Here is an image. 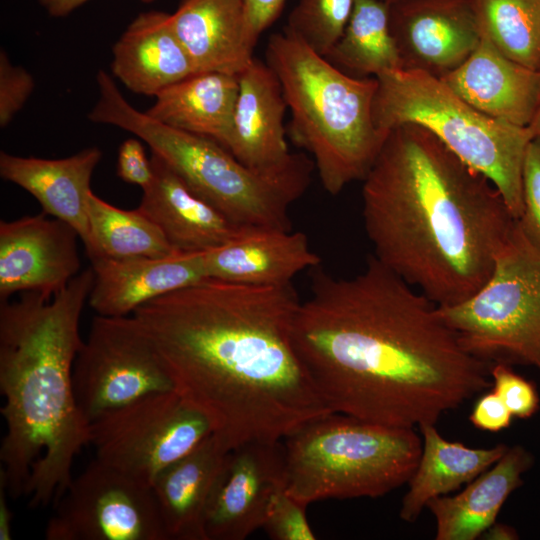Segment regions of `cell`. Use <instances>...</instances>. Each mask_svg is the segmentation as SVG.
I'll use <instances>...</instances> for the list:
<instances>
[{"label": "cell", "instance_id": "cell-1", "mask_svg": "<svg viewBox=\"0 0 540 540\" xmlns=\"http://www.w3.org/2000/svg\"><path fill=\"white\" fill-rule=\"evenodd\" d=\"M293 343L326 406L371 423L436 424L492 384L438 305L373 255L348 278L315 268Z\"/></svg>", "mask_w": 540, "mask_h": 540}, {"label": "cell", "instance_id": "cell-2", "mask_svg": "<svg viewBox=\"0 0 540 540\" xmlns=\"http://www.w3.org/2000/svg\"><path fill=\"white\" fill-rule=\"evenodd\" d=\"M292 284L255 286L206 278L137 308L174 390L231 450L282 441L333 413L293 343L300 305Z\"/></svg>", "mask_w": 540, "mask_h": 540}, {"label": "cell", "instance_id": "cell-3", "mask_svg": "<svg viewBox=\"0 0 540 540\" xmlns=\"http://www.w3.org/2000/svg\"><path fill=\"white\" fill-rule=\"evenodd\" d=\"M362 181L373 256L439 307L484 285L517 223L488 178L417 124L388 132Z\"/></svg>", "mask_w": 540, "mask_h": 540}, {"label": "cell", "instance_id": "cell-4", "mask_svg": "<svg viewBox=\"0 0 540 540\" xmlns=\"http://www.w3.org/2000/svg\"><path fill=\"white\" fill-rule=\"evenodd\" d=\"M94 283L89 267L52 298L26 292L0 303V478L32 508L55 503L75 457L91 440L76 400L73 367L83 345L80 317Z\"/></svg>", "mask_w": 540, "mask_h": 540}, {"label": "cell", "instance_id": "cell-5", "mask_svg": "<svg viewBox=\"0 0 540 540\" xmlns=\"http://www.w3.org/2000/svg\"><path fill=\"white\" fill-rule=\"evenodd\" d=\"M265 56L290 111L289 136L313 157L324 190L334 196L362 181L388 134L373 118L376 77L343 72L286 27Z\"/></svg>", "mask_w": 540, "mask_h": 540}, {"label": "cell", "instance_id": "cell-6", "mask_svg": "<svg viewBox=\"0 0 540 540\" xmlns=\"http://www.w3.org/2000/svg\"><path fill=\"white\" fill-rule=\"evenodd\" d=\"M99 96L88 118L144 141L194 192L238 226L291 229L289 210L310 184L313 161L301 155L273 173L253 170L217 142L167 126L133 107L99 70Z\"/></svg>", "mask_w": 540, "mask_h": 540}, {"label": "cell", "instance_id": "cell-7", "mask_svg": "<svg viewBox=\"0 0 540 540\" xmlns=\"http://www.w3.org/2000/svg\"><path fill=\"white\" fill-rule=\"evenodd\" d=\"M285 489L305 505L325 499L377 498L408 483L422 450L415 428L329 413L283 440Z\"/></svg>", "mask_w": 540, "mask_h": 540}, {"label": "cell", "instance_id": "cell-8", "mask_svg": "<svg viewBox=\"0 0 540 540\" xmlns=\"http://www.w3.org/2000/svg\"><path fill=\"white\" fill-rule=\"evenodd\" d=\"M375 125L383 132L413 123L436 136L468 166L488 178L515 219L523 211L522 170L534 137L529 127L493 119L428 73L395 69L376 76Z\"/></svg>", "mask_w": 540, "mask_h": 540}, {"label": "cell", "instance_id": "cell-9", "mask_svg": "<svg viewBox=\"0 0 540 540\" xmlns=\"http://www.w3.org/2000/svg\"><path fill=\"white\" fill-rule=\"evenodd\" d=\"M438 311L472 356L491 365L530 366L540 374V251L518 220L484 285Z\"/></svg>", "mask_w": 540, "mask_h": 540}, {"label": "cell", "instance_id": "cell-10", "mask_svg": "<svg viewBox=\"0 0 540 540\" xmlns=\"http://www.w3.org/2000/svg\"><path fill=\"white\" fill-rule=\"evenodd\" d=\"M96 459L151 487L212 434L208 419L175 390L155 393L90 422Z\"/></svg>", "mask_w": 540, "mask_h": 540}, {"label": "cell", "instance_id": "cell-11", "mask_svg": "<svg viewBox=\"0 0 540 540\" xmlns=\"http://www.w3.org/2000/svg\"><path fill=\"white\" fill-rule=\"evenodd\" d=\"M78 405L89 422L174 384L133 316L96 315L73 367Z\"/></svg>", "mask_w": 540, "mask_h": 540}, {"label": "cell", "instance_id": "cell-12", "mask_svg": "<svg viewBox=\"0 0 540 540\" xmlns=\"http://www.w3.org/2000/svg\"><path fill=\"white\" fill-rule=\"evenodd\" d=\"M55 504L47 540H167L152 488L97 459Z\"/></svg>", "mask_w": 540, "mask_h": 540}, {"label": "cell", "instance_id": "cell-13", "mask_svg": "<svg viewBox=\"0 0 540 540\" xmlns=\"http://www.w3.org/2000/svg\"><path fill=\"white\" fill-rule=\"evenodd\" d=\"M387 5L400 69L441 79L481 40L472 0H397Z\"/></svg>", "mask_w": 540, "mask_h": 540}, {"label": "cell", "instance_id": "cell-14", "mask_svg": "<svg viewBox=\"0 0 540 540\" xmlns=\"http://www.w3.org/2000/svg\"><path fill=\"white\" fill-rule=\"evenodd\" d=\"M283 485L282 441H252L229 450L206 509V540H244L261 529L269 502Z\"/></svg>", "mask_w": 540, "mask_h": 540}, {"label": "cell", "instance_id": "cell-15", "mask_svg": "<svg viewBox=\"0 0 540 540\" xmlns=\"http://www.w3.org/2000/svg\"><path fill=\"white\" fill-rule=\"evenodd\" d=\"M77 231L42 213L0 222V300L19 292L52 298L80 272Z\"/></svg>", "mask_w": 540, "mask_h": 540}, {"label": "cell", "instance_id": "cell-16", "mask_svg": "<svg viewBox=\"0 0 540 540\" xmlns=\"http://www.w3.org/2000/svg\"><path fill=\"white\" fill-rule=\"evenodd\" d=\"M239 90L228 151L247 167L273 173L291 167L301 154L289 151L281 83L258 58L238 75Z\"/></svg>", "mask_w": 540, "mask_h": 540}, {"label": "cell", "instance_id": "cell-17", "mask_svg": "<svg viewBox=\"0 0 540 540\" xmlns=\"http://www.w3.org/2000/svg\"><path fill=\"white\" fill-rule=\"evenodd\" d=\"M90 261L94 283L88 303L97 315L107 317L128 316L151 300L207 278L204 252Z\"/></svg>", "mask_w": 540, "mask_h": 540}, {"label": "cell", "instance_id": "cell-18", "mask_svg": "<svg viewBox=\"0 0 540 540\" xmlns=\"http://www.w3.org/2000/svg\"><path fill=\"white\" fill-rule=\"evenodd\" d=\"M207 278L255 285L283 286L320 264L307 236L265 226H240L223 245L204 252Z\"/></svg>", "mask_w": 540, "mask_h": 540}, {"label": "cell", "instance_id": "cell-19", "mask_svg": "<svg viewBox=\"0 0 540 540\" xmlns=\"http://www.w3.org/2000/svg\"><path fill=\"white\" fill-rule=\"evenodd\" d=\"M441 80L481 113L509 124L528 127L540 98V71L503 55L488 39Z\"/></svg>", "mask_w": 540, "mask_h": 540}, {"label": "cell", "instance_id": "cell-20", "mask_svg": "<svg viewBox=\"0 0 540 540\" xmlns=\"http://www.w3.org/2000/svg\"><path fill=\"white\" fill-rule=\"evenodd\" d=\"M101 159L102 151L95 146L60 159L22 157L2 151L0 175L29 192L43 213L72 226L86 249L90 242V183Z\"/></svg>", "mask_w": 540, "mask_h": 540}, {"label": "cell", "instance_id": "cell-21", "mask_svg": "<svg viewBox=\"0 0 540 540\" xmlns=\"http://www.w3.org/2000/svg\"><path fill=\"white\" fill-rule=\"evenodd\" d=\"M154 178L137 207L176 251L206 252L231 239L240 226L194 192L152 154Z\"/></svg>", "mask_w": 540, "mask_h": 540}, {"label": "cell", "instance_id": "cell-22", "mask_svg": "<svg viewBox=\"0 0 540 540\" xmlns=\"http://www.w3.org/2000/svg\"><path fill=\"white\" fill-rule=\"evenodd\" d=\"M112 54L113 75L136 94L155 96L197 73L175 32L172 15L163 11L151 10L134 18Z\"/></svg>", "mask_w": 540, "mask_h": 540}, {"label": "cell", "instance_id": "cell-23", "mask_svg": "<svg viewBox=\"0 0 540 540\" xmlns=\"http://www.w3.org/2000/svg\"><path fill=\"white\" fill-rule=\"evenodd\" d=\"M171 15L197 73L238 76L254 59L244 0H182Z\"/></svg>", "mask_w": 540, "mask_h": 540}, {"label": "cell", "instance_id": "cell-24", "mask_svg": "<svg viewBox=\"0 0 540 540\" xmlns=\"http://www.w3.org/2000/svg\"><path fill=\"white\" fill-rule=\"evenodd\" d=\"M535 463L522 445L506 452L486 471L454 496H439L427 507L436 523V540H475L497 519L508 497L523 485V476Z\"/></svg>", "mask_w": 540, "mask_h": 540}, {"label": "cell", "instance_id": "cell-25", "mask_svg": "<svg viewBox=\"0 0 540 540\" xmlns=\"http://www.w3.org/2000/svg\"><path fill=\"white\" fill-rule=\"evenodd\" d=\"M227 453L212 433L156 477L151 488L167 540H206L204 517Z\"/></svg>", "mask_w": 540, "mask_h": 540}, {"label": "cell", "instance_id": "cell-26", "mask_svg": "<svg viewBox=\"0 0 540 540\" xmlns=\"http://www.w3.org/2000/svg\"><path fill=\"white\" fill-rule=\"evenodd\" d=\"M238 90L236 75L195 73L157 93L146 113L167 126L206 137L228 149Z\"/></svg>", "mask_w": 540, "mask_h": 540}, {"label": "cell", "instance_id": "cell-27", "mask_svg": "<svg viewBox=\"0 0 540 540\" xmlns=\"http://www.w3.org/2000/svg\"><path fill=\"white\" fill-rule=\"evenodd\" d=\"M422 438L421 455L408 481L399 517L415 522L434 498L446 495L468 484L490 468L507 450L508 445L472 448L444 438L436 424L419 427Z\"/></svg>", "mask_w": 540, "mask_h": 540}, {"label": "cell", "instance_id": "cell-28", "mask_svg": "<svg viewBox=\"0 0 540 540\" xmlns=\"http://www.w3.org/2000/svg\"><path fill=\"white\" fill-rule=\"evenodd\" d=\"M325 58L355 77H376L382 72L400 69V58L389 28L387 3L354 0L345 29Z\"/></svg>", "mask_w": 540, "mask_h": 540}, {"label": "cell", "instance_id": "cell-29", "mask_svg": "<svg viewBox=\"0 0 540 540\" xmlns=\"http://www.w3.org/2000/svg\"><path fill=\"white\" fill-rule=\"evenodd\" d=\"M89 259L165 257L176 250L160 228L138 208L123 210L90 192L88 198Z\"/></svg>", "mask_w": 540, "mask_h": 540}, {"label": "cell", "instance_id": "cell-30", "mask_svg": "<svg viewBox=\"0 0 540 540\" xmlns=\"http://www.w3.org/2000/svg\"><path fill=\"white\" fill-rule=\"evenodd\" d=\"M480 35L503 55L540 71V0H472Z\"/></svg>", "mask_w": 540, "mask_h": 540}, {"label": "cell", "instance_id": "cell-31", "mask_svg": "<svg viewBox=\"0 0 540 540\" xmlns=\"http://www.w3.org/2000/svg\"><path fill=\"white\" fill-rule=\"evenodd\" d=\"M353 5L354 0H298L285 27L325 57L341 37Z\"/></svg>", "mask_w": 540, "mask_h": 540}, {"label": "cell", "instance_id": "cell-32", "mask_svg": "<svg viewBox=\"0 0 540 540\" xmlns=\"http://www.w3.org/2000/svg\"><path fill=\"white\" fill-rule=\"evenodd\" d=\"M306 507L292 497L283 485L272 496L261 529L273 540H315Z\"/></svg>", "mask_w": 540, "mask_h": 540}, {"label": "cell", "instance_id": "cell-33", "mask_svg": "<svg viewBox=\"0 0 540 540\" xmlns=\"http://www.w3.org/2000/svg\"><path fill=\"white\" fill-rule=\"evenodd\" d=\"M490 378L493 391L514 418L529 419L540 409V396L536 385L515 372L510 365L492 364Z\"/></svg>", "mask_w": 540, "mask_h": 540}, {"label": "cell", "instance_id": "cell-34", "mask_svg": "<svg viewBox=\"0 0 540 540\" xmlns=\"http://www.w3.org/2000/svg\"><path fill=\"white\" fill-rule=\"evenodd\" d=\"M523 211L518 223L540 251V137L534 136L525 153L522 170Z\"/></svg>", "mask_w": 540, "mask_h": 540}, {"label": "cell", "instance_id": "cell-35", "mask_svg": "<svg viewBox=\"0 0 540 540\" xmlns=\"http://www.w3.org/2000/svg\"><path fill=\"white\" fill-rule=\"evenodd\" d=\"M35 86L32 75L12 64L4 50L0 52V126L5 128L23 108Z\"/></svg>", "mask_w": 540, "mask_h": 540}, {"label": "cell", "instance_id": "cell-36", "mask_svg": "<svg viewBox=\"0 0 540 540\" xmlns=\"http://www.w3.org/2000/svg\"><path fill=\"white\" fill-rule=\"evenodd\" d=\"M116 171L124 182L145 190L154 178L151 158L148 159L140 139L129 138L121 143L117 154Z\"/></svg>", "mask_w": 540, "mask_h": 540}, {"label": "cell", "instance_id": "cell-37", "mask_svg": "<svg viewBox=\"0 0 540 540\" xmlns=\"http://www.w3.org/2000/svg\"><path fill=\"white\" fill-rule=\"evenodd\" d=\"M513 418L509 409L493 390L479 397L469 416L474 427L488 432H499L508 428Z\"/></svg>", "mask_w": 540, "mask_h": 540}, {"label": "cell", "instance_id": "cell-38", "mask_svg": "<svg viewBox=\"0 0 540 540\" xmlns=\"http://www.w3.org/2000/svg\"><path fill=\"white\" fill-rule=\"evenodd\" d=\"M248 31L256 46L260 35L279 17L286 0H244Z\"/></svg>", "mask_w": 540, "mask_h": 540}, {"label": "cell", "instance_id": "cell-39", "mask_svg": "<svg viewBox=\"0 0 540 540\" xmlns=\"http://www.w3.org/2000/svg\"><path fill=\"white\" fill-rule=\"evenodd\" d=\"M7 488L2 478H0V540H11L12 533V512L7 502Z\"/></svg>", "mask_w": 540, "mask_h": 540}, {"label": "cell", "instance_id": "cell-40", "mask_svg": "<svg viewBox=\"0 0 540 540\" xmlns=\"http://www.w3.org/2000/svg\"><path fill=\"white\" fill-rule=\"evenodd\" d=\"M89 0H38L39 4L53 17H63Z\"/></svg>", "mask_w": 540, "mask_h": 540}, {"label": "cell", "instance_id": "cell-41", "mask_svg": "<svg viewBox=\"0 0 540 540\" xmlns=\"http://www.w3.org/2000/svg\"><path fill=\"white\" fill-rule=\"evenodd\" d=\"M487 539L495 540H516L519 539V535L515 528L501 523H494L486 532L482 535Z\"/></svg>", "mask_w": 540, "mask_h": 540}, {"label": "cell", "instance_id": "cell-42", "mask_svg": "<svg viewBox=\"0 0 540 540\" xmlns=\"http://www.w3.org/2000/svg\"><path fill=\"white\" fill-rule=\"evenodd\" d=\"M528 127L531 130L533 136L540 137V98H539V102H538L535 114Z\"/></svg>", "mask_w": 540, "mask_h": 540}, {"label": "cell", "instance_id": "cell-43", "mask_svg": "<svg viewBox=\"0 0 540 540\" xmlns=\"http://www.w3.org/2000/svg\"><path fill=\"white\" fill-rule=\"evenodd\" d=\"M381 1H383V2H385V3H387V4H389V3L394 2V1H397V0H381Z\"/></svg>", "mask_w": 540, "mask_h": 540}, {"label": "cell", "instance_id": "cell-44", "mask_svg": "<svg viewBox=\"0 0 540 540\" xmlns=\"http://www.w3.org/2000/svg\"><path fill=\"white\" fill-rule=\"evenodd\" d=\"M140 1H142V2H144V3H150V2H152V1H154V0H140Z\"/></svg>", "mask_w": 540, "mask_h": 540}]
</instances>
